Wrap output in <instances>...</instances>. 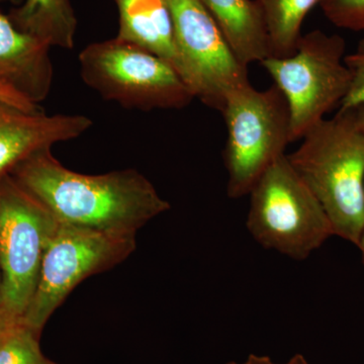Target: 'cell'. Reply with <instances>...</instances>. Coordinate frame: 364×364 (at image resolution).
I'll list each match as a JSON object with an SVG mask.
<instances>
[{
  "instance_id": "6da1fadb",
  "label": "cell",
  "mask_w": 364,
  "mask_h": 364,
  "mask_svg": "<svg viewBox=\"0 0 364 364\" xmlns=\"http://www.w3.org/2000/svg\"><path fill=\"white\" fill-rule=\"evenodd\" d=\"M61 224L109 234L136 235L170 210L168 200L135 169L109 173H78L63 166L44 148L11 172Z\"/></svg>"
},
{
  "instance_id": "7a4b0ae2",
  "label": "cell",
  "mask_w": 364,
  "mask_h": 364,
  "mask_svg": "<svg viewBox=\"0 0 364 364\" xmlns=\"http://www.w3.org/2000/svg\"><path fill=\"white\" fill-rule=\"evenodd\" d=\"M287 156L324 208L334 235L358 245L364 231V132L353 112L323 119Z\"/></svg>"
},
{
  "instance_id": "3957f363",
  "label": "cell",
  "mask_w": 364,
  "mask_h": 364,
  "mask_svg": "<svg viewBox=\"0 0 364 364\" xmlns=\"http://www.w3.org/2000/svg\"><path fill=\"white\" fill-rule=\"evenodd\" d=\"M248 231L261 246L294 260H305L334 236L331 222L287 154L251 189Z\"/></svg>"
},
{
  "instance_id": "277c9868",
  "label": "cell",
  "mask_w": 364,
  "mask_h": 364,
  "mask_svg": "<svg viewBox=\"0 0 364 364\" xmlns=\"http://www.w3.org/2000/svg\"><path fill=\"white\" fill-rule=\"evenodd\" d=\"M221 114L227 128V195L239 198L286 155L291 142L289 105L274 85L257 90L249 82L229 93Z\"/></svg>"
},
{
  "instance_id": "5b68a950",
  "label": "cell",
  "mask_w": 364,
  "mask_h": 364,
  "mask_svg": "<svg viewBox=\"0 0 364 364\" xmlns=\"http://www.w3.org/2000/svg\"><path fill=\"white\" fill-rule=\"evenodd\" d=\"M79 66L86 85L126 109H179L195 98L168 62L117 37L85 47Z\"/></svg>"
},
{
  "instance_id": "8992f818",
  "label": "cell",
  "mask_w": 364,
  "mask_h": 364,
  "mask_svg": "<svg viewBox=\"0 0 364 364\" xmlns=\"http://www.w3.org/2000/svg\"><path fill=\"white\" fill-rule=\"evenodd\" d=\"M345 56L343 38L315 30L301 35L291 56L261 62L286 97L291 142L301 140L346 97L350 72Z\"/></svg>"
},
{
  "instance_id": "52a82bcc",
  "label": "cell",
  "mask_w": 364,
  "mask_h": 364,
  "mask_svg": "<svg viewBox=\"0 0 364 364\" xmlns=\"http://www.w3.org/2000/svg\"><path fill=\"white\" fill-rule=\"evenodd\" d=\"M136 247V235L60 224L46 249L37 287L21 322L42 332L53 313L81 282L123 262Z\"/></svg>"
},
{
  "instance_id": "ba28073f",
  "label": "cell",
  "mask_w": 364,
  "mask_h": 364,
  "mask_svg": "<svg viewBox=\"0 0 364 364\" xmlns=\"http://www.w3.org/2000/svg\"><path fill=\"white\" fill-rule=\"evenodd\" d=\"M60 223L11 174L0 178L1 306L23 317L39 280L46 249Z\"/></svg>"
},
{
  "instance_id": "9c48e42d",
  "label": "cell",
  "mask_w": 364,
  "mask_h": 364,
  "mask_svg": "<svg viewBox=\"0 0 364 364\" xmlns=\"http://www.w3.org/2000/svg\"><path fill=\"white\" fill-rule=\"evenodd\" d=\"M173 21L181 76L195 98L221 112L230 92L250 82L200 0H166Z\"/></svg>"
},
{
  "instance_id": "30bf717a",
  "label": "cell",
  "mask_w": 364,
  "mask_h": 364,
  "mask_svg": "<svg viewBox=\"0 0 364 364\" xmlns=\"http://www.w3.org/2000/svg\"><path fill=\"white\" fill-rule=\"evenodd\" d=\"M92 124L82 114L28 112L0 102V178L33 153L79 138Z\"/></svg>"
},
{
  "instance_id": "8fae6325",
  "label": "cell",
  "mask_w": 364,
  "mask_h": 364,
  "mask_svg": "<svg viewBox=\"0 0 364 364\" xmlns=\"http://www.w3.org/2000/svg\"><path fill=\"white\" fill-rule=\"evenodd\" d=\"M51 47L21 32L0 11V82L40 105L51 91Z\"/></svg>"
},
{
  "instance_id": "7c38bea8",
  "label": "cell",
  "mask_w": 364,
  "mask_h": 364,
  "mask_svg": "<svg viewBox=\"0 0 364 364\" xmlns=\"http://www.w3.org/2000/svg\"><path fill=\"white\" fill-rule=\"evenodd\" d=\"M119 9L117 38L168 62L181 75L173 21L166 0H114Z\"/></svg>"
},
{
  "instance_id": "4fadbf2b",
  "label": "cell",
  "mask_w": 364,
  "mask_h": 364,
  "mask_svg": "<svg viewBox=\"0 0 364 364\" xmlns=\"http://www.w3.org/2000/svg\"><path fill=\"white\" fill-rule=\"evenodd\" d=\"M237 58L244 65L272 57L269 37L257 0H200Z\"/></svg>"
},
{
  "instance_id": "5bb4252c",
  "label": "cell",
  "mask_w": 364,
  "mask_h": 364,
  "mask_svg": "<svg viewBox=\"0 0 364 364\" xmlns=\"http://www.w3.org/2000/svg\"><path fill=\"white\" fill-rule=\"evenodd\" d=\"M7 16L21 32L51 48L70 50L75 45L77 20L70 0H26Z\"/></svg>"
},
{
  "instance_id": "9a60e30c",
  "label": "cell",
  "mask_w": 364,
  "mask_h": 364,
  "mask_svg": "<svg viewBox=\"0 0 364 364\" xmlns=\"http://www.w3.org/2000/svg\"><path fill=\"white\" fill-rule=\"evenodd\" d=\"M262 11L272 57L296 51L304 20L320 0H257Z\"/></svg>"
},
{
  "instance_id": "2e32d148",
  "label": "cell",
  "mask_w": 364,
  "mask_h": 364,
  "mask_svg": "<svg viewBox=\"0 0 364 364\" xmlns=\"http://www.w3.org/2000/svg\"><path fill=\"white\" fill-rule=\"evenodd\" d=\"M40 334L21 320L0 341V364H58L43 354Z\"/></svg>"
},
{
  "instance_id": "e0dca14e",
  "label": "cell",
  "mask_w": 364,
  "mask_h": 364,
  "mask_svg": "<svg viewBox=\"0 0 364 364\" xmlns=\"http://www.w3.org/2000/svg\"><path fill=\"white\" fill-rule=\"evenodd\" d=\"M318 6L333 25L353 32L364 31V0H320Z\"/></svg>"
},
{
  "instance_id": "ac0fdd59",
  "label": "cell",
  "mask_w": 364,
  "mask_h": 364,
  "mask_svg": "<svg viewBox=\"0 0 364 364\" xmlns=\"http://www.w3.org/2000/svg\"><path fill=\"white\" fill-rule=\"evenodd\" d=\"M345 64L350 72V85L339 111H351L364 105V38L351 54L345 56Z\"/></svg>"
},
{
  "instance_id": "d6986e66",
  "label": "cell",
  "mask_w": 364,
  "mask_h": 364,
  "mask_svg": "<svg viewBox=\"0 0 364 364\" xmlns=\"http://www.w3.org/2000/svg\"><path fill=\"white\" fill-rule=\"evenodd\" d=\"M0 102L13 105L14 107H20V109L28 112L43 111L40 105L33 104L28 98L23 97L18 91L2 82H0Z\"/></svg>"
},
{
  "instance_id": "ffe728a7",
  "label": "cell",
  "mask_w": 364,
  "mask_h": 364,
  "mask_svg": "<svg viewBox=\"0 0 364 364\" xmlns=\"http://www.w3.org/2000/svg\"><path fill=\"white\" fill-rule=\"evenodd\" d=\"M20 321L21 318L16 317L6 309L0 306V341Z\"/></svg>"
},
{
  "instance_id": "44dd1931",
  "label": "cell",
  "mask_w": 364,
  "mask_h": 364,
  "mask_svg": "<svg viewBox=\"0 0 364 364\" xmlns=\"http://www.w3.org/2000/svg\"><path fill=\"white\" fill-rule=\"evenodd\" d=\"M227 364H274L270 358L268 356H261L256 355V354H250L248 356L247 360L243 363H235V361H231V363H228Z\"/></svg>"
},
{
  "instance_id": "7402d4cb",
  "label": "cell",
  "mask_w": 364,
  "mask_h": 364,
  "mask_svg": "<svg viewBox=\"0 0 364 364\" xmlns=\"http://www.w3.org/2000/svg\"><path fill=\"white\" fill-rule=\"evenodd\" d=\"M351 112H353L354 119H355L359 128L364 132V105L358 109H351Z\"/></svg>"
},
{
  "instance_id": "603a6c76",
  "label": "cell",
  "mask_w": 364,
  "mask_h": 364,
  "mask_svg": "<svg viewBox=\"0 0 364 364\" xmlns=\"http://www.w3.org/2000/svg\"><path fill=\"white\" fill-rule=\"evenodd\" d=\"M277 364V363H274ZM284 364H310L308 361L306 360V358H304V355L301 354H296V355L293 356L291 359H289L287 363Z\"/></svg>"
},
{
  "instance_id": "cb8c5ba5",
  "label": "cell",
  "mask_w": 364,
  "mask_h": 364,
  "mask_svg": "<svg viewBox=\"0 0 364 364\" xmlns=\"http://www.w3.org/2000/svg\"><path fill=\"white\" fill-rule=\"evenodd\" d=\"M358 247L360 248L361 252H363V261H364V231L363 236H361L360 240H359Z\"/></svg>"
},
{
  "instance_id": "d4e9b609",
  "label": "cell",
  "mask_w": 364,
  "mask_h": 364,
  "mask_svg": "<svg viewBox=\"0 0 364 364\" xmlns=\"http://www.w3.org/2000/svg\"><path fill=\"white\" fill-rule=\"evenodd\" d=\"M1 299H2V277H1V272H0V306H1Z\"/></svg>"
},
{
  "instance_id": "484cf974",
  "label": "cell",
  "mask_w": 364,
  "mask_h": 364,
  "mask_svg": "<svg viewBox=\"0 0 364 364\" xmlns=\"http://www.w3.org/2000/svg\"><path fill=\"white\" fill-rule=\"evenodd\" d=\"M0 1H9V0H0Z\"/></svg>"
}]
</instances>
